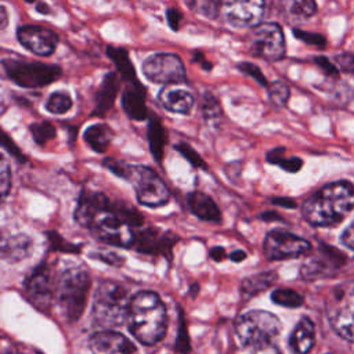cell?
I'll return each instance as SVG.
<instances>
[{"label":"cell","mask_w":354,"mask_h":354,"mask_svg":"<svg viewBox=\"0 0 354 354\" xmlns=\"http://www.w3.org/2000/svg\"><path fill=\"white\" fill-rule=\"evenodd\" d=\"M354 207V185L350 181H333L311 194L301 206L304 218L317 227L340 223Z\"/></svg>","instance_id":"6da1fadb"},{"label":"cell","mask_w":354,"mask_h":354,"mask_svg":"<svg viewBox=\"0 0 354 354\" xmlns=\"http://www.w3.org/2000/svg\"><path fill=\"white\" fill-rule=\"evenodd\" d=\"M127 326L142 344L152 346L163 339L167 328V313L156 293L144 290L131 297Z\"/></svg>","instance_id":"7a4b0ae2"},{"label":"cell","mask_w":354,"mask_h":354,"mask_svg":"<svg viewBox=\"0 0 354 354\" xmlns=\"http://www.w3.org/2000/svg\"><path fill=\"white\" fill-rule=\"evenodd\" d=\"M90 277L82 267L65 270L55 283V303L66 322H75L86 308Z\"/></svg>","instance_id":"3957f363"},{"label":"cell","mask_w":354,"mask_h":354,"mask_svg":"<svg viewBox=\"0 0 354 354\" xmlns=\"http://www.w3.org/2000/svg\"><path fill=\"white\" fill-rule=\"evenodd\" d=\"M130 301L129 290L122 283L101 281L93 299V317L101 326H120L127 321Z\"/></svg>","instance_id":"277c9868"},{"label":"cell","mask_w":354,"mask_h":354,"mask_svg":"<svg viewBox=\"0 0 354 354\" xmlns=\"http://www.w3.org/2000/svg\"><path fill=\"white\" fill-rule=\"evenodd\" d=\"M1 66L11 82L25 88L46 87L62 75V69L58 65L17 57L3 58Z\"/></svg>","instance_id":"5b68a950"},{"label":"cell","mask_w":354,"mask_h":354,"mask_svg":"<svg viewBox=\"0 0 354 354\" xmlns=\"http://www.w3.org/2000/svg\"><path fill=\"white\" fill-rule=\"evenodd\" d=\"M326 317L333 330L354 342V282L336 285L326 299Z\"/></svg>","instance_id":"8992f818"},{"label":"cell","mask_w":354,"mask_h":354,"mask_svg":"<svg viewBox=\"0 0 354 354\" xmlns=\"http://www.w3.org/2000/svg\"><path fill=\"white\" fill-rule=\"evenodd\" d=\"M281 328L278 317L263 310L245 313L235 322V332L242 346L272 343L279 335Z\"/></svg>","instance_id":"52a82bcc"},{"label":"cell","mask_w":354,"mask_h":354,"mask_svg":"<svg viewBox=\"0 0 354 354\" xmlns=\"http://www.w3.org/2000/svg\"><path fill=\"white\" fill-rule=\"evenodd\" d=\"M87 228L105 243L129 248L136 242L131 225L115 210L112 203L98 212Z\"/></svg>","instance_id":"ba28073f"},{"label":"cell","mask_w":354,"mask_h":354,"mask_svg":"<svg viewBox=\"0 0 354 354\" xmlns=\"http://www.w3.org/2000/svg\"><path fill=\"white\" fill-rule=\"evenodd\" d=\"M249 50L266 61H279L285 55V36L275 22H263L252 28L248 35Z\"/></svg>","instance_id":"9c48e42d"},{"label":"cell","mask_w":354,"mask_h":354,"mask_svg":"<svg viewBox=\"0 0 354 354\" xmlns=\"http://www.w3.org/2000/svg\"><path fill=\"white\" fill-rule=\"evenodd\" d=\"M129 181L134 185L137 199L141 205L158 207L169 202L170 192L166 184L151 167L133 165V171Z\"/></svg>","instance_id":"30bf717a"},{"label":"cell","mask_w":354,"mask_h":354,"mask_svg":"<svg viewBox=\"0 0 354 354\" xmlns=\"http://www.w3.org/2000/svg\"><path fill=\"white\" fill-rule=\"evenodd\" d=\"M144 76L159 84H183L187 82V73L181 58L171 53H156L142 62Z\"/></svg>","instance_id":"8fae6325"},{"label":"cell","mask_w":354,"mask_h":354,"mask_svg":"<svg viewBox=\"0 0 354 354\" xmlns=\"http://www.w3.org/2000/svg\"><path fill=\"white\" fill-rule=\"evenodd\" d=\"M55 283L57 281L53 279L50 267L41 263L25 279L24 292L37 310L47 311L55 300Z\"/></svg>","instance_id":"7c38bea8"},{"label":"cell","mask_w":354,"mask_h":354,"mask_svg":"<svg viewBox=\"0 0 354 354\" xmlns=\"http://www.w3.org/2000/svg\"><path fill=\"white\" fill-rule=\"evenodd\" d=\"M264 254L268 260L299 257L310 250V242L285 230H272L264 238Z\"/></svg>","instance_id":"4fadbf2b"},{"label":"cell","mask_w":354,"mask_h":354,"mask_svg":"<svg viewBox=\"0 0 354 354\" xmlns=\"http://www.w3.org/2000/svg\"><path fill=\"white\" fill-rule=\"evenodd\" d=\"M221 14L235 28L259 25L264 12V0H221Z\"/></svg>","instance_id":"5bb4252c"},{"label":"cell","mask_w":354,"mask_h":354,"mask_svg":"<svg viewBox=\"0 0 354 354\" xmlns=\"http://www.w3.org/2000/svg\"><path fill=\"white\" fill-rule=\"evenodd\" d=\"M18 41L29 51L40 57L51 55L58 44V35L40 25H22L17 30Z\"/></svg>","instance_id":"9a60e30c"},{"label":"cell","mask_w":354,"mask_h":354,"mask_svg":"<svg viewBox=\"0 0 354 354\" xmlns=\"http://www.w3.org/2000/svg\"><path fill=\"white\" fill-rule=\"evenodd\" d=\"M88 346L93 354H138L133 342L124 335L112 330L95 332L90 337Z\"/></svg>","instance_id":"2e32d148"},{"label":"cell","mask_w":354,"mask_h":354,"mask_svg":"<svg viewBox=\"0 0 354 354\" xmlns=\"http://www.w3.org/2000/svg\"><path fill=\"white\" fill-rule=\"evenodd\" d=\"M111 205L109 199L102 192L94 191H83L77 199V206L75 209V220L83 225L88 227L91 220L95 217L98 212L108 207Z\"/></svg>","instance_id":"e0dca14e"},{"label":"cell","mask_w":354,"mask_h":354,"mask_svg":"<svg viewBox=\"0 0 354 354\" xmlns=\"http://www.w3.org/2000/svg\"><path fill=\"white\" fill-rule=\"evenodd\" d=\"M176 241H177V236L169 231L160 234L156 228H147L136 236L134 245H137V249L142 253L166 254V253H170V249Z\"/></svg>","instance_id":"ac0fdd59"},{"label":"cell","mask_w":354,"mask_h":354,"mask_svg":"<svg viewBox=\"0 0 354 354\" xmlns=\"http://www.w3.org/2000/svg\"><path fill=\"white\" fill-rule=\"evenodd\" d=\"M159 101L170 112L188 115L194 106L195 98L191 91L180 84H167L159 91Z\"/></svg>","instance_id":"d6986e66"},{"label":"cell","mask_w":354,"mask_h":354,"mask_svg":"<svg viewBox=\"0 0 354 354\" xmlns=\"http://www.w3.org/2000/svg\"><path fill=\"white\" fill-rule=\"evenodd\" d=\"M346 261V257L339 250L329 248V246H321L319 248V257L307 261L301 268L303 278H317V275L324 274L329 268H337Z\"/></svg>","instance_id":"ffe728a7"},{"label":"cell","mask_w":354,"mask_h":354,"mask_svg":"<svg viewBox=\"0 0 354 354\" xmlns=\"http://www.w3.org/2000/svg\"><path fill=\"white\" fill-rule=\"evenodd\" d=\"M145 98V87L141 83L126 84L122 93V108L126 115L134 120H145L148 118Z\"/></svg>","instance_id":"44dd1931"},{"label":"cell","mask_w":354,"mask_h":354,"mask_svg":"<svg viewBox=\"0 0 354 354\" xmlns=\"http://www.w3.org/2000/svg\"><path fill=\"white\" fill-rule=\"evenodd\" d=\"M120 87V77L115 72H108L101 82V86L95 94V104L93 115L104 116L112 106L116 100Z\"/></svg>","instance_id":"7402d4cb"},{"label":"cell","mask_w":354,"mask_h":354,"mask_svg":"<svg viewBox=\"0 0 354 354\" xmlns=\"http://www.w3.org/2000/svg\"><path fill=\"white\" fill-rule=\"evenodd\" d=\"M187 203L192 214L203 221L210 223H220L221 221V212L213 198L202 191H192L187 196Z\"/></svg>","instance_id":"603a6c76"},{"label":"cell","mask_w":354,"mask_h":354,"mask_svg":"<svg viewBox=\"0 0 354 354\" xmlns=\"http://www.w3.org/2000/svg\"><path fill=\"white\" fill-rule=\"evenodd\" d=\"M290 347L297 354H307L315 343V326L313 321L307 317H303L299 324L295 326L290 339Z\"/></svg>","instance_id":"cb8c5ba5"},{"label":"cell","mask_w":354,"mask_h":354,"mask_svg":"<svg viewBox=\"0 0 354 354\" xmlns=\"http://www.w3.org/2000/svg\"><path fill=\"white\" fill-rule=\"evenodd\" d=\"M106 55L112 59L119 77H122V80L126 82V84H136L140 83L134 65L130 61L129 53L126 48L123 47H116V46H106Z\"/></svg>","instance_id":"d4e9b609"},{"label":"cell","mask_w":354,"mask_h":354,"mask_svg":"<svg viewBox=\"0 0 354 354\" xmlns=\"http://www.w3.org/2000/svg\"><path fill=\"white\" fill-rule=\"evenodd\" d=\"M147 137H148V144L153 159L160 163L163 159L165 153V145H166V130L160 122V119L156 115H152L148 122V129H147Z\"/></svg>","instance_id":"484cf974"},{"label":"cell","mask_w":354,"mask_h":354,"mask_svg":"<svg viewBox=\"0 0 354 354\" xmlns=\"http://www.w3.org/2000/svg\"><path fill=\"white\" fill-rule=\"evenodd\" d=\"M112 130L105 123H94L88 126L84 133V141L94 152H105L112 141Z\"/></svg>","instance_id":"4316f807"},{"label":"cell","mask_w":354,"mask_h":354,"mask_svg":"<svg viewBox=\"0 0 354 354\" xmlns=\"http://www.w3.org/2000/svg\"><path fill=\"white\" fill-rule=\"evenodd\" d=\"M277 279V274L274 271H267L261 274L252 275L246 278L241 285V292L245 299H249L252 296L259 295L260 292L266 290L268 286H271Z\"/></svg>","instance_id":"83f0119b"},{"label":"cell","mask_w":354,"mask_h":354,"mask_svg":"<svg viewBox=\"0 0 354 354\" xmlns=\"http://www.w3.org/2000/svg\"><path fill=\"white\" fill-rule=\"evenodd\" d=\"M266 160L270 165H277L288 173H297L303 167V160L297 156H286L283 147L272 148L266 153Z\"/></svg>","instance_id":"f1b7e54d"},{"label":"cell","mask_w":354,"mask_h":354,"mask_svg":"<svg viewBox=\"0 0 354 354\" xmlns=\"http://www.w3.org/2000/svg\"><path fill=\"white\" fill-rule=\"evenodd\" d=\"M30 248L32 241L26 235H15L3 243V256L8 260L17 261L26 257L30 252Z\"/></svg>","instance_id":"f546056e"},{"label":"cell","mask_w":354,"mask_h":354,"mask_svg":"<svg viewBox=\"0 0 354 354\" xmlns=\"http://www.w3.org/2000/svg\"><path fill=\"white\" fill-rule=\"evenodd\" d=\"M201 115H202V119L207 123V124H212V126H217L221 120V116H223V109L217 101V98L206 91L203 95H202V100H201Z\"/></svg>","instance_id":"4dcf8cb0"},{"label":"cell","mask_w":354,"mask_h":354,"mask_svg":"<svg viewBox=\"0 0 354 354\" xmlns=\"http://www.w3.org/2000/svg\"><path fill=\"white\" fill-rule=\"evenodd\" d=\"M44 108L53 115H64L72 108V97L66 91H54L48 95Z\"/></svg>","instance_id":"1f68e13d"},{"label":"cell","mask_w":354,"mask_h":354,"mask_svg":"<svg viewBox=\"0 0 354 354\" xmlns=\"http://www.w3.org/2000/svg\"><path fill=\"white\" fill-rule=\"evenodd\" d=\"M184 3L191 11L205 18H216L221 8V0H184Z\"/></svg>","instance_id":"d6a6232c"},{"label":"cell","mask_w":354,"mask_h":354,"mask_svg":"<svg viewBox=\"0 0 354 354\" xmlns=\"http://www.w3.org/2000/svg\"><path fill=\"white\" fill-rule=\"evenodd\" d=\"M29 131L32 134V138L33 141L37 144V145H44L46 142L51 141L53 138H55L57 136V130H55V126L50 122H36V123H32L29 126Z\"/></svg>","instance_id":"836d02e7"},{"label":"cell","mask_w":354,"mask_h":354,"mask_svg":"<svg viewBox=\"0 0 354 354\" xmlns=\"http://www.w3.org/2000/svg\"><path fill=\"white\" fill-rule=\"evenodd\" d=\"M271 299L274 303L283 307H289V308H296L303 304V297L293 289H285V288L275 289L271 293Z\"/></svg>","instance_id":"e575fe53"},{"label":"cell","mask_w":354,"mask_h":354,"mask_svg":"<svg viewBox=\"0 0 354 354\" xmlns=\"http://www.w3.org/2000/svg\"><path fill=\"white\" fill-rule=\"evenodd\" d=\"M268 97H270V101L278 106V108H282L286 105L289 97H290V90H289V86L282 82V80H275L272 83L268 84Z\"/></svg>","instance_id":"d590c367"},{"label":"cell","mask_w":354,"mask_h":354,"mask_svg":"<svg viewBox=\"0 0 354 354\" xmlns=\"http://www.w3.org/2000/svg\"><path fill=\"white\" fill-rule=\"evenodd\" d=\"M102 166L106 167L111 173H113L115 176L123 178V180H130L131 171H133V165L124 162V160H119L115 158H105L102 160Z\"/></svg>","instance_id":"8d00e7d4"},{"label":"cell","mask_w":354,"mask_h":354,"mask_svg":"<svg viewBox=\"0 0 354 354\" xmlns=\"http://www.w3.org/2000/svg\"><path fill=\"white\" fill-rule=\"evenodd\" d=\"M317 12V0H295L290 6V14L299 19H307Z\"/></svg>","instance_id":"74e56055"},{"label":"cell","mask_w":354,"mask_h":354,"mask_svg":"<svg viewBox=\"0 0 354 354\" xmlns=\"http://www.w3.org/2000/svg\"><path fill=\"white\" fill-rule=\"evenodd\" d=\"M176 151H178L194 167H201V169H206V162L203 160V158L188 144L184 141H180L178 144L174 145Z\"/></svg>","instance_id":"f35d334b"},{"label":"cell","mask_w":354,"mask_h":354,"mask_svg":"<svg viewBox=\"0 0 354 354\" xmlns=\"http://www.w3.org/2000/svg\"><path fill=\"white\" fill-rule=\"evenodd\" d=\"M292 32H293L296 39H299L300 41H303L306 44H310V46H314V47H318V48H324L326 46V39L321 33L308 32V30H303V29H299V28H295Z\"/></svg>","instance_id":"ab89813d"},{"label":"cell","mask_w":354,"mask_h":354,"mask_svg":"<svg viewBox=\"0 0 354 354\" xmlns=\"http://www.w3.org/2000/svg\"><path fill=\"white\" fill-rule=\"evenodd\" d=\"M238 69H239L242 73H245V75L250 76L252 79H254L259 84H261V86H264V87H268L267 77L263 75L261 69H260L256 64L249 62V61H242V62L238 64Z\"/></svg>","instance_id":"60d3db41"},{"label":"cell","mask_w":354,"mask_h":354,"mask_svg":"<svg viewBox=\"0 0 354 354\" xmlns=\"http://www.w3.org/2000/svg\"><path fill=\"white\" fill-rule=\"evenodd\" d=\"M236 354H281V351L272 343H263L254 346H242V350Z\"/></svg>","instance_id":"b9f144b4"},{"label":"cell","mask_w":354,"mask_h":354,"mask_svg":"<svg viewBox=\"0 0 354 354\" xmlns=\"http://www.w3.org/2000/svg\"><path fill=\"white\" fill-rule=\"evenodd\" d=\"M1 145H3V148H4L14 159H17L19 163H25V162L28 160V158L22 153V151L18 148V145L14 142V140H12L7 133H3Z\"/></svg>","instance_id":"7bdbcfd3"},{"label":"cell","mask_w":354,"mask_h":354,"mask_svg":"<svg viewBox=\"0 0 354 354\" xmlns=\"http://www.w3.org/2000/svg\"><path fill=\"white\" fill-rule=\"evenodd\" d=\"M11 188V171L7 160L3 158L1 159V166H0V191L3 198L7 196L8 191Z\"/></svg>","instance_id":"ee69618b"},{"label":"cell","mask_w":354,"mask_h":354,"mask_svg":"<svg viewBox=\"0 0 354 354\" xmlns=\"http://www.w3.org/2000/svg\"><path fill=\"white\" fill-rule=\"evenodd\" d=\"M313 61H314V64H315L317 66H319L328 76H330V77H337V76H339V69H337V66H336L329 58H326V57H324V55H317V57L313 58Z\"/></svg>","instance_id":"f6af8a7d"},{"label":"cell","mask_w":354,"mask_h":354,"mask_svg":"<svg viewBox=\"0 0 354 354\" xmlns=\"http://www.w3.org/2000/svg\"><path fill=\"white\" fill-rule=\"evenodd\" d=\"M91 257L98 259V260H101L109 266H113V267H119L120 264H123V257H120L119 254H116L113 252H108V250H100V252L91 253Z\"/></svg>","instance_id":"bcb514c9"},{"label":"cell","mask_w":354,"mask_h":354,"mask_svg":"<svg viewBox=\"0 0 354 354\" xmlns=\"http://www.w3.org/2000/svg\"><path fill=\"white\" fill-rule=\"evenodd\" d=\"M336 65L344 72H354V53H340L335 55Z\"/></svg>","instance_id":"7dc6e473"},{"label":"cell","mask_w":354,"mask_h":354,"mask_svg":"<svg viewBox=\"0 0 354 354\" xmlns=\"http://www.w3.org/2000/svg\"><path fill=\"white\" fill-rule=\"evenodd\" d=\"M166 21L171 30H178L181 21H183V15L176 8H167L166 10Z\"/></svg>","instance_id":"c3c4849f"},{"label":"cell","mask_w":354,"mask_h":354,"mask_svg":"<svg viewBox=\"0 0 354 354\" xmlns=\"http://www.w3.org/2000/svg\"><path fill=\"white\" fill-rule=\"evenodd\" d=\"M177 348L183 353H188L189 351V339L184 326V321L181 317V322H180V332H178V339H177Z\"/></svg>","instance_id":"681fc988"},{"label":"cell","mask_w":354,"mask_h":354,"mask_svg":"<svg viewBox=\"0 0 354 354\" xmlns=\"http://www.w3.org/2000/svg\"><path fill=\"white\" fill-rule=\"evenodd\" d=\"M340 241L344 246L354 250V221L343 231V234L340 236Z\"/></svg>","instance_id":"f907efd6"},{"label":"cell","mask_w":354,"mask_h":354,"mask_svg":"<svg viewBox=\"0 0 354 354\" xmlns=\"http://www.w3.org/2000/svg\"><path fill=\"white\" fill-rule=\"evenodd\" d=\"M3 354H41L40 351L26 346H10Z\"/></svg>","instance_id":"816d5d0a"},{"label":"cell","mask_w":354,"mask_h":354,"mask_svg":"<svg viewBox=\"0 0 354 354\" xmlns=\"http://www.w3.org/2000/svg\"><path fill=\"white\" fill-rule=\"evenodd\" d=\"M271 202L274 205H278V206H282V207H289V209H293L296 207V202L290 198H285V196H278V198H272Z\"/></svg>","instance_id":"f5cc1de1"},{"label":"cell","mask_w":354,"mask_h":354,"mask_svg":"<svg viewBox=\"0 0 354 354\" xmlns=\"http://www.w3.org/2000/svg\"><path fill=\"white\" fill-rule=\"evenodd\" d=\"M194 61L198 62V64H201V66H202L205 71H210V69H212V64L205 58V55H203L201 51H196V53H195Z\"/></svg>","instance_id":"db71d44e"},{"label":"cell","mask_w":354,"mask_h":354,"mask_svg":"<svg viewBox=\"0 0 354 354\" xmlns=\"http://www.w3.org/2000/svg\"><path fill=\"white\" fill-rule=\"evenodd\" d=\"M210 257L213 260H216V261H220V260H223L225 257V250L221 246H214L210 250Z\"/></svg>","instance_id":"11a10c76"},{"label":"cell","mask_w":354,"mask_h":354,"mask_svg":"<svg viewBox=\"0 0 354 354\" xmlns=\"http://www.w3.org/2000/svg\"><path fill=\"white\" fill-rule=\"evenodd\" d=\"M260 218L266 220V221H274V220H282V217L277 213V212H266V213H261L260 214Z\"/></svg>","instance_id":"9f6ffc18"},{"label":"cell","mask_w":354,"mask_h":354,"mask_svg":"<svg viewBox=\"0 0 354 354\" xmlns=\"http://www.w3.org/2000/svg\"><path fill=\"white\" fill-rule=\"evenodd\" d=\"M0 11H1V22H0V28H1V29H6V28H7V22H8V15H7V8H6V6H1Z\"/></svg>","instance_id":"6f0895ef"},{"label":"cell","mask_w":354,"mask_h":354,"mask_svg":"<svg viewBox=\"0 0 354 354\" xmlns=\"http://www.w3.org/2000/svg\"><path fill=\"white\" fill-rule=\"evenodd\" d=\"M36 11L37 12H40V14H50L51 12V10H50V7H48V4H46V3H37V6H36Z\"/></svg>","instance_id":"680465c9"},{"label":"cell","mask_w":354,"mask_h":354,"mask_svg":"<svg viewBox=\"0 0 354 354\" xmlns=\"http://www.w3.org/2000/svg\"><path fill=\"white\" fill-rule=\"evenodd\" d=\"M245 257H246V253H245L243 250H235V252L231 254V259H232L234 261H236V263L242 261Z\"/></svg>","instance_id":"91938a15"},{"label":"cell","mask_w":354,"mask_h":354,"mask_svg":"<svg viewBox=\"0 0 354 354\" xmlns=\"http://www.w3.org/2000/svg\"><path fill=\"white\" fill-rule=\"evenodd\" d=\"M25 1H26V3H35L36 0H25Z\"/></svg>","instance_id":"94428289"}]
</instances>
